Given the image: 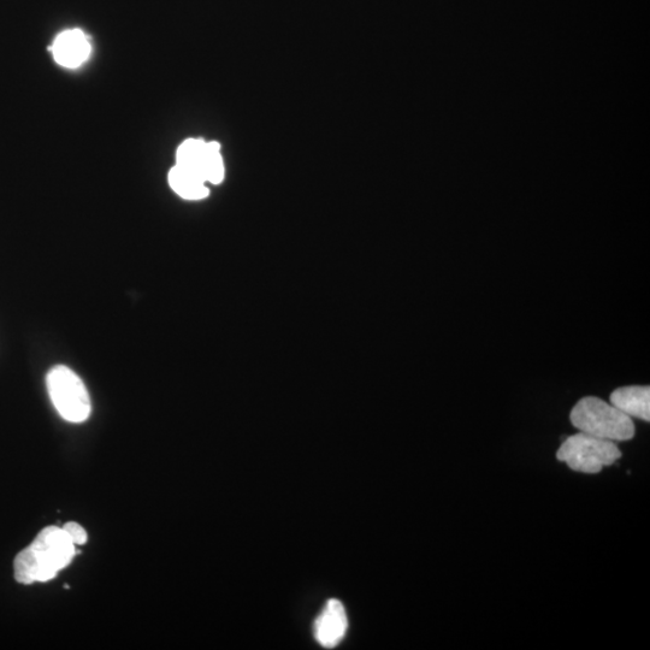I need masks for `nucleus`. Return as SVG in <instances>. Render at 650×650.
Here are the masks:
<instances>
[{
	"mask_svg": "<svg viewBox=\"0 0 650 650\" xmlns=\"http://www.w3.org/2000/svg\"><path fill=\"white\" fill-rule=\"evenodd\" d=\"M75 555V543L63 528L49 527L40 531L32 545L23 549L14 561L17 582H47L67 567Z\"/></svg>",
	"mask_w": 650,
	"mask_h": 650,
	"instance_id": "f257e3e1",
	"label": "nucleus"
},
{
	"mask_svg": "<svg viewBox=\"0 0 650 650\" xmlns=\"http://www.w3.org/2000/svg\"><path fill=\"white\" fill-rule=\"evenodd\" d=\"M573 427L582 433L613 442L634 439L635 424L617 407L595 397L578 401L570 415Z\"/></svg>",
	"mask_w": 650,
	"mask_h": 650,
	"instance_id": "f03ea898",
	"label": "nucleus"
},
{
	"mask_svg": "<svg viewBox=\"0 0 650 650\" xmlns=\"http://www.w3.org/2000/svg\"><path fill=\"white\" fill-rule=\"evenodd\" d=\"M622 457L616 442L582 433L572 435L561 445L557 453L559 462L566 463L573 471L582 474H599Z\"/></svg>",
	"mask_w": 650,
	"mask_h": 650,
	"instance_id": "7ed1b4c3",
	"label": "nucleus"
},
{
	"mask_svg": "<svg viewBox=\"0 0 650 650\" xmlns=\"http://www.w3.org/2000/svg\"><path fill=\"white\" fill-rule=\"evenodd\" d=\"M47 390L59 415L72 423L85 422L91 415L90 394L81 378L64 365L47 375Z\"/></svg>",
	"mask_w": 650,
	"mask_h": 650,
	"instance_id": "20e7f679",
	"label": "nucleus"
},
{
	"mask_svg": "<svg viewBox=\"0 0 650 650\" xmlns=\"http://www.w3.org/2000/svg\"><path fill=\"white\" fill-rule=\"evenodd\" d=\"M347 629L346 608L336 599L327 602L313 625L316 641L324 648L338 646L344 640Z\"/></svg>",
	"mask_w": 650,
	"mask_h": 650,
	"instance_id": "39448f33",
	"label": "nucleus"
},
{
	"mask_svg": "<svg viewBox=\"0 0 650 650\" xmlns=\"http://www.w3.org/2000/svg\"><path fill=\"white\" fill-rule=\"evenodd\" d=\"M56 62L64 68L75 69L91 55V43L80 29H70L58 35L51 47Z\"/></svg>",
	"mask_w": 650,
	"mask_h": 650,
	"instance_id": "423d86ee",
	"label": "nucleus"
},
{
	"mask_svg": "<svg viewBox=\"0 0 650 650\" xmlns=\"http://www.w3.org/2000/svg\"><path fill=\"white\" fill-rule=\"evenodd\" d=\"M611 404L630 418L650 421V388L649 386H628L614 390Z\"/></svg>",
	"mask_w": 650,
	"mask_h": 650,
	"instance_id": "0eeeda50",
	"label": "nucleus"
},
{
	"mask_svg": "<svg viewBox=\"0 0 650 650\" xmlns=\"http://www.w3.org/2000/svg\"><path fill=\"white\" fill-rule=\"evenodd\" d=\"M170 187L181 198L187 200H200L208 197L209 188L206 182L194 171L175 165L169 173Z\"/></svg>",
	"mask_w": 650,
	"mask_h": 650,
	"instance_id": "6e6552de",
	"label": "nucleus"
},
{
	"mask_svg": "<svg viewBox=\"0 0 650 650\" xmlns=\"http://www.w3.org/2000/svg\"><path fill=\"white\" fill-rule=\"evenodd\" d=\"M206 155H208V143L202 139H188L177 150L176 164L194 171L204 180Z\"/></svg>",
	"mask_w": 650,
	"mask_h": 650,
	"instance_id": "1a4fd4ad",
	"label": "nucleus"
},
{
	"mask_svg": "<svg viewBox=\"0 0 650 650\" xmlns=\"http://www.w3.org/2000/svg\"><path fill=\"white\" fill-rule=\"evenodd\" d=\"M204 180L212 185H220L224 179V164L221 155V146L215 141L208 143V155L204 165Z\"/></svg>",
	"mask_w": 650,
	"mask_h": 650,
	"instance_id": "9d476101",
	"label": "nucleus"
},
{
	"mask_svg": "<svg viewBox=\"0 0 650 650\" xmlns=\"http://www.w3.org/2000/svg\"><path fill=\"white\" fill-rule=\"evenodd\" d=\"M63 530L76 545L82 546L87 542V533L80 524L70 522L64 525Z\"/></svg>",
	"mask_w": 650,
	"mask_h": 650,
	"instance_id": "9b49d317",
	"label": "nucleus"
}]
</instances>
